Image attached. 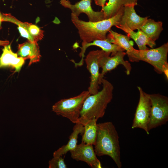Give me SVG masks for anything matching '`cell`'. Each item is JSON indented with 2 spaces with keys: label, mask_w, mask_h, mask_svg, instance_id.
Here are the masks:
<instances>
[{
  "label": "cell",
  "mask_w": 168,
  "mask_h": 168,
  "mask_svg": "<svg viewBox=\"0 0 168 168\" xmlns=\"http://www.w3.org/2000/svg\"><path fill=\"white\" fill-rule=\"evenodd\" d=\"M124 6H122L114 16L102 21H86L71 13V20L77 28L82 43H90L95 40H104L106 34L111 28L119 24L123 13Z\"/></svg>",
  "instance_id": "1"
},
{
  "label": "cell",
  "mask_w": 168,
  "mask_h": 168,
  "mask_svg": "<svg viewBox=\"0 0 168 168\" xmlns=\"http://www.w3.org/2000/svg\"><path fill=\"white\" fill-rule=\"evenodd\" d=\"M94 150L96 156H108L121 168L119 136L113 123L107 122L97 124V133Z\"/></svg>",
  "instance_id": "2"
},
{
  "label": "cell",
  "mask_w": 168,
  "mask_h": 168,
  "mask_svg": "<svg viewBox=\"0 0 168 168\" xmlns=\"http://www.w3.org/2000/svg\"><path fill=\"white\" fill-rule=\"evenodd\" d=\"M101 84V90L90 95L84 102L78 122L83 125L89 120L102 118L112 99L114 86L112 84L104 78Z\"/></svg>",
  "instance_id": "3"
},
{
  "label": "cell",
  "mask_w": 168,
  "mask_h": 168,
  "mask_svg": "<svg viewBox=\"0 0 168 168\" xmlns=\"http://www.w3.org/2000/svg\"><path fill=\"white\" fill-rule=\"evenodd\" d=\"M168 42L155 49L145 50L136 49L131 62L142 61L147 62L152 66L159 73H164L168 79Z\"/></svg>",
  "instance_id": "4"
},
{
  "label": "cell",
  "mask_w": 168,
  "mask_h": 168,
  "mask_svg": "<svg viewBox=\"0 0 168 168\" xmlns=\"http://www.w3.org/2000/svg\"><path fill=\"white\" fill-rule=\"evenodd\" d=\"M90 95L88 91H84L76 96L61 99L53 105L52 111L58 115L67 118L73 123H77L84 102Z\"/></svg>",
  "instance_id": "5"
},
{
  "label": "cell",
  "mask_w": 168,
  "mask_h": 168,
  "mask_svg": "<svg viewBox=\"0 0 168 168\" xmlns=\"http://www.w3.org/2000/svg\"><path fill=\"white\" fill-rule=\"evenodd\" d=\"M151 107L148 129H152L166 124L168 121V98L159 94H149Z\"/></svg>",
  "instance_id": "6"
},
{
  "label": "cell",
  "mask_w": 168,
  "mask_h": 168,
  "mask_svg": "<svg viewBox=\"0 0 168 168\" xmlns=\"http://www.w3.org/2000/svg\"><path fill=\"white\" fill-rule=\"evenodd\" d=\"M138 88L139 93V98L137 107L132 128H140L148 135V129L151 112V104L149 94L143 91L140 86Z\"/></svg>",
  "instance_id": "7"
},
{
  "label": "cell",
  "mask_w": 168,
  "mask_h": 168,
  "mask_svg": "<svg viewBox=\"0 0 168 168\" xmlns=\"http://www.w3.org/2000/svg\"><path fill=\"white\" fill-rule=\"evenodd\" d=\"M110 53H105L100 57L99 61L100 68L102 71L100 73L99 77V84H101L102 80L105 74L115 68L119 65H122L126 70V74H130L132 67L130 63L125 60L124 58L126 54L124 51H119L111 57L110 56Z\"/></svg>",
  "instance_id": "8"
},
{
  "label": "cell",
  "mask_w": 168,
  "mask_h": 168,
  "mask_svg": "<svg viewBox=\"0 0 168 168\" xmlns=\"http://www.w3.org/2000/svg\"><path fill=\"white\" fill-rule=\"evenodd\" d=\"M105 52L102 50L91 51L85 59L86 68L91 74L90 85L88 91L91 95L96 94L99 91L100 74L99 61Z\"/></svg>",
  "instance_id": "9"
},
{
  "label": "cell",
  "mask_w": 168,
  "mask_h": 168,
  "mask_svg": "<svg viewBox=\"0 0 168 168\" xmlns=\"http://www.w3.org/2000/svg\"><path fill=\"white\" fill-rule=\"evenodd\" d=\"M92 0H81L74 4H71L69 0H61L60 4L63 7L69 9L72 13L77 17L82 13L86 14L89 21L96 22L105 19L104 13L101 10L95 11L91 6Z\"/></svg>",
  "instance_id": "10"
},
{
  "label": "cell",
  "mask_w": 168,
  "mask_h": 168,
  "mask_svg": "<svg viewBox=\"0 0 168 168\" xmlns=\"http://www.w3.org/2000/svg\"><path fill=\"white\" fill-rule=\"evenodd\" d=\"M71 158L77 161L85 162L93 168H101L102 166L96 157L93 145L81 142L77 144L73 150L70 151Z\"/></svg>",
  "instance_id": "11"
},
{
  "label": "cell",
  "mask_w": 168,
  "mask_h": 168,
  "mask_svg": "<svg viewBox=\"0 0 168 168\" xmlns=\"http://www.w3.org/2000/svg\"><path fill=\"white\" fill-rule=\"evenodd\" d=\"M135 6L132 4L124 7L123 13L119 24H125L133 31L140 29L149 17H142L138 15L135 10Z\"/></svg>",
  "instance_id": "12"
},
{
  "label": "cell",
  "mask_w": 168,
  "mask_h": 168,
  "mask_svg": "<svg viewBox=\"0 0 168 168\" xmlns=\"http://www.w3.org/2000/svg\"><path fill=\"white\" fill-rule=\"evenodd\" d=\"M4 47L2 53L0 57V68L10 67L14 68L16 72H19L25 60L23 58L18 57L17 53L12 52L10 44Z\"/></svg>",
  "instance_id": "13"
},
{
  "label": "cell",
  "mask_w": 168,
  "mask_h": 168,
  "mask_svg": "<svg viewBox=\"0 0 168 168\" xmlns=\"http://www.w3.org/2000/svg\"><path fill=\"white\" fill-rule=\"evenodd\" d=\"M17 54L19 57L23 58L25 60L30 59L29 66L39 62L41 56L37 42H33L29 40L18 44Z\"/></svg>",
  "instance_id": "14"
},
{
  "label": "cell",
  "mask_w": 168,
  "mask_h": 168,
  "mask_svg": "<svg viewBox=\"0 0 168 168\" xmlns=\"http://www.w3.org/2000/svg\"><path fill=\"white\" fill-rule=\"evenodd\" d=\"M127 34V35L133 39L137 44L139 50H145L149 49L148 45L153 48L156 45L155 42L149 39L140 29L137 32L131 30L125 24H119L115 26Z\"/></svg>",
  "instance_id": "15"
},
{
  "label": "cell",
  "mask_w": 168,
  "mask_h": 168,
  "mask_svg": "<svg viewBox=\"0 0 168 168\" xmlns=\"http://www.w3.org/2000/svg\"><path fill=\"white\" fill-rule=\"evenodd\" d=\"M106 37L110 42L115 44L126 51L129 60H131L134 56L136 49L133 47V43L130 41V38L110 30Z\"/></svg>",
  "instance_id": "16"
},
{
  "label": "cell",
  "mask_w": 168,
  "mask_h": 168,
  "mask_svg": "<svg viewBox=\"0 0 168 168\" xmlns=\"http://www.w3.org/2000/svg\"><path fill=\"white\" fill-rule=\"evenodd\" d=\"M91 46H96L100 48L105 52L111 54V56L114 55L119 51H125L119 46L110 43L107 38L104 40H95L90 43H82L81 50L79 54V56L82 58L78 63L80 65H82L83 63V58L86 49Z\"/></svg>",
  "instance_id": "17"
},
{
  "label": "cell",
  "mask_w": 168,
  "mask_h": 168,
  "mask_svg": "<svg viewBox=\"0 0 168 168\" xmlns=\"http://www.w3.org/2000/svg\"><path fill=\"white\" fill-rule=\"evenodd\" d=\"M84 130V126L82 124L79 122L76 123L73 127V132L69 137L67 143L54 151L53 156H62L68 152L74 149L77 145L78 135H82Z\"/></svg>",
  "instance_id": "18"
},
{
  "label": "cell",
  "mask_w": 168,
  "mask_h": 168,
  "mask_svg": "<svg viewBox=\"0 0 168 168\" xmlns=\"http://www.w3.org/2000/svg\"><path fill=\"white\" fill-rule=\"evenodd\" d=\"M138 0H109L108 2L102 7L105 19L115 16L122 6L134 4L137 5Z\"/></svg>",
  "instance_id": "19"
},
{
  "label": "cell",
  "mask_w": 168,
  "mask_h": 168,
  "mask_svg": "<svg viewBox=\"0 0 168 168\" xmlns=\"http://www.w3.org/2000/svg\"><path fill=\"white\" fill-rule=\"evenodd\" d=\"M0 19L2 22L8 21L18 26V28L21 35L33 42H37L30 35L29 29L31 23L22 22L10 14L0 13Z\"/></svg>",
  "instance_id": "20"
},
{
  "label": "cell",
  "mask_w": 168,
  "mask_h": 168,
  "mask_svg": "<svg viewBox=\"0 0 168 168\" xmlns=\"http://www.w3.org/2000/svg\"><path fill=\"white\" fill-rule=\"evenodd\" d=\"M162 24L161 21H156L151 19H147L140 30L149 39L155 41L163 30Z\"/></svg>",
  "instance_id": "21"
},
{
  "label": "cell",
  "mask_w": 168,
  "mask_h": 168,
  "mask_svg": "<svg viewBox=\"0 0 168 168\" xmlns=\"http://www.w3.org/2000/svg\"><path fill=\"white\" fill-rule=\"evenodd\" d=\"M97 120L96 119L89 120L84 125V130L82 135V142L94 145L97 135Z\"/></svg>",
  "instance_id": "22"
},
{
  "label": "cell",
  "mask_w": 168,
  "mask_h": 168,
  "mask_svg": "<svg viewBox=\"0 0 168 168\" xmlns=\"http://www.w3.org/2000/svg\"><path fill=\"white\" fill-rule=\"evenodd\" d=\"M49 168H66L64 159L62 156H54L49 162Z\"/></svg>",
  "instance_id": "23"
},
{
  "label": "cell",
  "mask_w": 168,
  "mask_h": 168,
  "mask_svg": "<svg viewBox=\"0 0 168 168\" xmlns=\"http://www.w3.org/2000/svg\"><path fill=\"white\" fill-rule=\"evenodd\" d=\"M107 0H94L95 4L99 6L103 7L105 4Z\"/></svg>",
  "instance_id": "24"
},
{
  "label": "cell",
  "mask_w": 168,
  "mask_h": 168,
  "mask_svg": "<svg viewBox=\"0 0 168 168\" xmlns=\"http://www.w3.org/2000/svg\"><path fill=\"white\" fill-rule=\"evenodd\" d=\"M9 42L8 40H0V46H4L6 45L9 44Z\"/></svg>",
  "instance_id": "25"
},
{
  "label": "cell",
  "mask_w": 168,
  "mask_h": 168,
  "mask_svg": "<svg viewBox=\"0 0 168 168\" xmlns=\"http://www.w3.org/2000/svg\"><path fill=\"white\" fill-rule=\"evenodd\" d=\"M2 21L0 19V30L2 29Z\"/></svg>",
  "instance_id": "26"
}]
</instances>
